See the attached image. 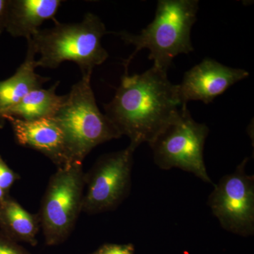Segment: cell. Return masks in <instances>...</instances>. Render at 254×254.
<instances>
[{"instance_id":"cell-8","label":"cell","mask_w":254,"mask_h":254,"mask_svg":"<svg viewBox=\"0 0 254 254\" xmlns=\"http://www.w3.org/2000/svg\"><path fill=\"white\" fill-rule=\"evenodd\" d=\"M247 157L233 173L220 179L208 197V205L222 229L241 237L254 234V176L249 175Z\"/></svg>"},{"instance_id":"cell-12","label":"cell","mask_w":254,"mask_h":254,"mask_svg":"<svg viewBox=\"0 0 254 254\" xmlns=\"http://www.w3.org/2000/svg\"><path fill=\"white\" fill-rule=\"evenodd\" d=\"M28 48L23 63L11 77L0 81V128L4 126L5 113L18 104L30 92L43 88L51 78L36 72V55L31 40L28 39Z\"/></svg>"},{"instance_id":"cell-16","label":"cell","mask_w":254,"mask_h":254,"mask_svg":"<svg viewBox=\"0 0 254 254\" xmlns=\"http://www.w3.org/2000/svg\"><path fill=\"white\" fill-rule=\"evenodd\" d=\"M90 254H135L134 246L131 244H105Z\"/></svg>"},{"instance_id":"cell-17","label":"cell","mask_w":254,"mask_h":254,"mask_svg":"<svg viewBox=\"0 0 254 254\" xmlns=\"http://www.w3.org/2000/svg\"><path fill=\"white\" fill-rule=\"evenodd\" d=\"M0 254H31L27 250L0 231Z\"/></svg>"},{"instance_id":"cell-14","label":"cell","mask_w":254,"mask_h":254,"mask_svg":"<svg viewBox=\"0 0 254 254\" xmlns=\"http://www.w3.org/2000/svg\"><path fill=\"white\" fill-rule=\"evenodd\" d=\"M59 84L60 81H57L48 89L41 88L30 92L18 104L5 113L4 121L8 117L25 121L54 118L66 98V95L57 94Z\"/></svg>"},{"instance_id":"cell-5","label":"cell","mask_w":254,"mask_h":254,"mask_svg":"<svg viewBox=\"0 0 254 254\" xmlns=\"http://www.w3.org/2000/svg\"><path fill=\"white\" fill-rule=\"evenodd\" d=\"M209 128L192 118L187 105H182L170 123L149 143L154 163L163 170L177 168L213 185L203 159Z\"/></svg>"},{"instance_id":"cell-6","label":"cell","mask_w":254,"mask_h":254,"mask_svg":"<svg viewBox=\"0 0 254 254\" xmlns=\"http://www.w3.org/2000/svg\"><path fill=\"white\" fill-rule=\"evenodd\" d=\"M84 189L83 165L58 168L51 177L38 213L47 245L67 240L82 212Z\"/></svg>"},{"instance_id":"cell-11","label":"cell","mask_w":254,"mask_h":254,"mask_svg":"<svg viewBox=\"0 0 254 254\" xmlns=\"http://www.w3.org/2000/svg\"><path fill=\"white\" fill-rule=\"evenodd\" d=\"M60 0H10L6 31L14 38H31L40 26L55 16Z\"/></svg>"},{"instance_id":"cell-10","label":"cell","mask_w":254,"mask_h":254,"mask_svg":"<svg viewBox=\"0 0 254 254\" xmlns=\"http://www.w3.org/2000/svg\"><path fill=\"white\" fill-rule=\"evenodd\" d=\"M5 121L12 127L18 145L46 155L58 168L71 165L63 131L54 119L25 121L8 117Z\"/></svg>"},{"instance_id":"cell-7","label":"cell","mask_w":254,"mask_h":254,"mask_svg":"<svg viewBox=\"0 0 254 254\" xmlns=\"http://www.w3.org/2000/svg\"><path fill=\"white\" fill-rule=\"evenodd\" d=\"M136 150L129 144L125 149L101 155L85 173L82 212L95 215L110 211L126 199L131 190Z\"/></svg>"},{"instance_id":"cell-15","label":"cell","mask_w":254,"mask_h":254,"mask_svg":"<svg viewBox=\"0 0 254 254\" xmlns=\"http://www.w3.org/2000/svg\"><path fill=\"white\" fill-rule=\"evenodd\" d=\"M18 180L19 176L6 165L0 155V187L9 193L10 189Z\"/></svg>"},{"instance_id":"cell-3","label":"cell","mask_w":254,"mask_h":254,"mask_svg":"<svg viewBox=\"0 0 254 254\" xmlns=\"http://www.w3.org/2000/svg\"><path fill=\"white\" fill-rule=\"evenodd\" d=\"M55 26L40 29L31 40L36 54L37 67L56 68L64 62L79 66L82 75L93 73V68L109 57L102 46L107 31L104 23L93 13L85 14L79 23H62L54 20Z\"/></svg>"},{"instance_id":"cell-2","label":"cell","mask_w":254,"mask_h":254,"mask_svg":"<svg viewBox=\"0 0 254 254\" xmlns=\"http://www.w3.org/2000/svg\"><path fill=\"white\" fill-rule=\"evenodd\" d=\"M198 0H160L154 19L138 34L127 31L112 32L134 51L124 60L125 74L137 53L143 49L150 51L148 59L153 66L168 72L177 55L189 54L194 48L190 41V31L197 19Z\"/></svg>"},{"instance_id":"cell-1","label":"cell","mask_w":254,"mask_h":254,"mask_svg":"<svg viewBox=\"0 0 254 254\" xmlns=\"http://www.w3.org/2000/svg\"><path fill=\"white\" fill-rule=\"evenodd\" d=\"M153 66L141 74H125L105 115L135 148L151 143L181 107L177 85Z\"/></svg>"},{"instance_id":"cell-18","label":"cell","mask_w":254,"mask_h":254,"mask_svg":"<svg viewBox=\"0 0 254 254\" xmlns=\"http://www.w3.org/2000/svg\"><path fill=\"white\" fill-rule=\"evenodd\" d=\"M10 0H0V35L6 29Z\"/></svg>"},{"instance_id":"cell-4","label":"cell","mask_w":254,"mask_h":254,"mask_svg":"<svg viewBox=\"0 0 254 254\" xmlns=\"http://www.w3.org/2000/svg\"><path fill=\"white\" fill-rule=\"evenodd\" d=\"M91 76L92 73L82 75L53 118L63 131L71 165H83L95 147L122 136L97 105Z\"/></svg>"},{"instance_id":"cell-9","label":"cell","mask_w":254,"mask_h":254,"mask_svg":"<svg viewBox=\"0 0 254 254\" xmlns=\"http://www.w3.org/2000/svg\"><path fill=\"white\" fill-rule=\"evenodd\" d=\"M249 76L250 73L245 69L230 67L205 58L185 72L182 83L177 85L181 106L197 100L209 104Z\"/></svg>"},{"instance_id":"cell-13","label":"cell","mask_w":254,"mask_h":254,"mask_svg":"<svg viewBox=\"0 0 254 254\" xmlns=\"http://www.w3.org/2000/svg\"><path fill=\"white\" fill-rule=\"evenodd\" d=\"M0 228L15 242L34 247L41 228L39 215L29 213L9 195L0 203Z\"/></svg>"},{"instance_id":"cell-19","label":"cell","mask_w":254,"mask_h":254,"mask_svg":"<svg viewBox=\"0 0 254 254\" xmlns=\"http://www.w3.org/2000/svg\"><path fill=\"white\" fill-rule=\"evenodd\" d=\"M9 195V193H6L0 187V203L6 199Z\"/></svg>"}]
</instances>
